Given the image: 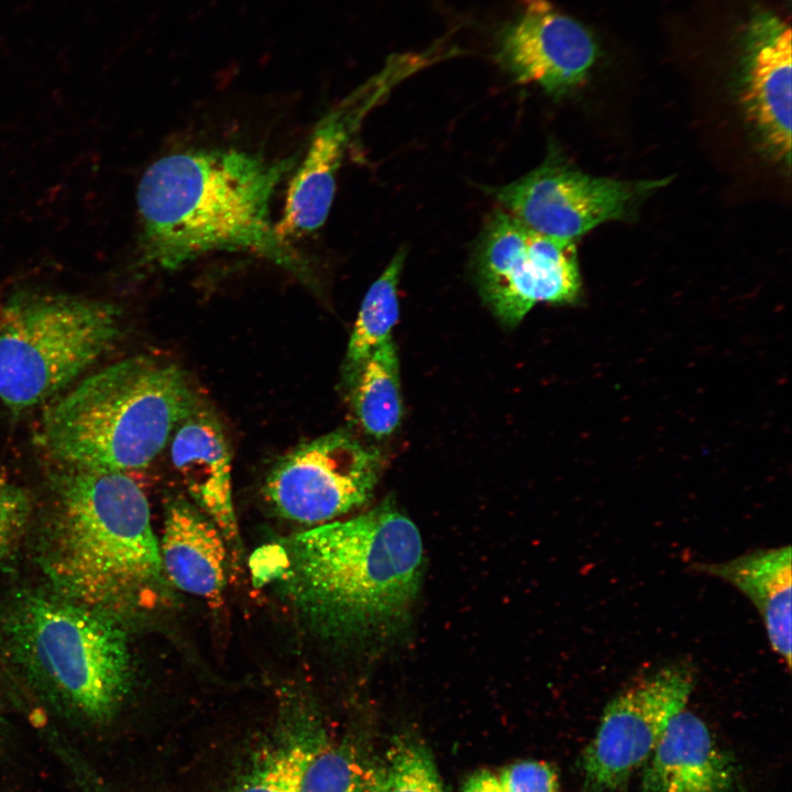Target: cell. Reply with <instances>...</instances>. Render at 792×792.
I'll list each match as a JSON object with an SVG mask.
<instances>
[{"instance_id": "27", "label": "cell", "mask_w": 792, "mask_h": 792, "mask_svg": "<svg viewBox=\"0 0 792 792\" xmlns=\"http://www.w3.org/2000/svg\"><path fill=\"white\" fill-rule=\"evenodd\" d=\"M1 308H2V306H1V304H0V311H1Z\"/></svg>"}, {"instance_id": "13", "label": "cell", "mask_w": 792, "mask_h": 792, "mask_svg": "<svg viewBox=\"0 0 792 792\" xmlns=\"http://www.w3.org/2000/svg\"><path fill=\"white\" fill-rule=\"evenodd\" d=\"M741 100L777 158L791 157V29L770 11L755 12L745 29Z\"/></svg>"}, {"instance_id": "6", "label": "cell", "mask_w": 792, "mask_h": 792, "mask_svg": "<svg viewBox=\"0 0 792 792\" xmlns=\"http://www.w3.org/2000/svg\"><path fill=\"white\" fill-rule=\"evenodd\" d=\"M121 312L108 301L21 292L0 311V400L21 411L51 399L113 348Z\"/></svg>"}, {"instance_id": "4", "label": "cell", "mask_w": 792, "mask_h": 792, "mask_svg": "<svg viewBox=\"0 0 792 792\" xmlns=\"http://www.w3.org/2000/svg\"><path fill=\"white\" fill-rule=\"evenodd\" d=\"M197 408L180 367L136 355L90 374L56 398L36 439L59 466L128 473L152 463Z\"/></svg>"}, {"instance_id": "19", "label": "cell", "mask_w": 792, "mask_h": 792, "mask_svg": "<svg viewBox=\"0 0 792 792\" xmlns=\"http://www.w3.org/2000/svg\"><path fill=\"white\" fill-rule=\"evenodd\" d=\"M405 258L406 250L402 248L364 296L343 362V381L348 387L373 351L392 337L399 316L398 284Z\"/></svg>"}, {"instance_id": "1", "label": "cell", "mask_w": 792, "mask_h": 792, "mask_svg": "<svg viewBox=\"0 0 792 792\" xmlns=\"http://www.w3.org/2000/svg\"><path fill=\"white\" fill-rule=\"evenodd\" d=\"M266 557L267 580L314 632L361 642L387 638L407 624L425 556L417 526L385 501L283 539Z\"/></svg>"}, {"instance_id": "26", "label": "cell", "mask_w": 792, "mask_h": 792, "mask_svg": "<svg viewBox=\"0 0 792 792\" xmlns=\"http://www.w3.org/2000/svg\"><path fill=\"white\" fill-rule=\"evenodd\" d=\"M84 783L87 792H108L101 783L97 782V779L92 776L84 772Z\"/></svg>"}, {"instance_id": "11", "label": "cell", "mask_w": 792, "mask_h": 792, "mask_svg": "<svg viewBox=\"0 0 792 792\" xmlns=\"http://www.w3.org/2000/svg\"><path fill=\"white\" fill-rule=\"evenodd\" d=\"M592 33L549 0H519L497 32V62L516 81L561 96L579 87L597 57Z\"/></svg>"}, {"instance_id": "3", "label": "cell", "mask_w": 792, "mask_h": 792, "mask_svg": "<svg viewBox=\"0 0 792 792\" xmlns=\"http://www.w3.org/2000/svg\"><path fill=\"white\" fill-rule=\"evenodd\" d=\"M37 560L54 592L118 616L163 590L147 498L124 472L59 466Z\"/></svg>"}, {"instance_id": "17", "label": "cell", "mask_w": 792, "mask_h": 792, "mask_svg": "<svg viewBox=\"0 0 792 792\" xmlns=\"http://www.w3.org/2000/svg\"><path fill=\"white\" fill-rule=\"evenodd\" d=\"M692 569L744 593L762 618L772 650L791 668V547L755 550L723 562H694Z\"/></svg>"}, {"instance_id": "5", "label": "cell", "mask_w": 792, "mask_h": 792, "mask_svg": "<svg viewBox=\"0 0 792 792\" xmlns=\"http://www.w3.org/2000/svg\"><path fill=\"white\" fill-rule=\"evenodd\" d=\"M0 642L24 681L88 722L114 716L132 686V657L118 616L58 594L21 591L0 615Z\"/></svg>"}, {"instance_id": "21", "label": "cell", "mask_w": 792, "mask_h": 792, "mask_svg": "<svg viewBox=\"0 0 792 792\" xmlns=\"http://www.w3.org/2000/svg\"><path fill=\"white\" fill-rule=\"evenodd\" d=\"M320 728L297 723L283 741L260 757L232 792H298L300 777Z\"/></svg>"}, {"instance_id": "8", "label": "cell", "mask_w": 792, "mask_h": 792, "mask_svg": "<svg viewBox=\"0 0 792 792\" xmlns=\"http://www.w3.org/2000/svg\"><path fill=\"white\" fill-rule=\"evenodd\" d=\"M381 471L378 450L336 430L277 460L265 479L264 495L280 517L321 525L369 502Z\"/></svg>"}, {"instance_id": "16", "label": "cell", "mask_w": 792, "mask_h": 792, "mask_svg": "<svg viewBox=\"0 0 792 792\" xmlns=\"http://www.w3.org/2000/svg\"><path fill=\"white\" fill-rule=\"evenodd\" d=\"M224 537L195 504L168 499L158 540L165 578L177 588L219 605L226 588Z\"/></svg>"}, {"instance_id": "12", "label": "cell", "mask_w": 792, "mask_h": 792, "mask_svg": "<svg viewBox=\"0 0 792 792\" xmlns=\"http://www.w3.org/2000/svg\"><path fill=\"white\" fill-rule=\"evenodd\" d=\"M411 70L397 62L366 81L332 107L316 124L306 156L300 162L286 193L278 233L307 234L326 221L336 191V179L344 153L370 111L391 88Z\"/></svg>"}, {"instance_id": "22", "label": "cell", "mask_w": 792, "mask_h": 792, "mask_svg": "<svg viewBox=\"0 0 792 792\" xmlns=\"http://www.w3.org/2000/svg\"><path fill=\"white\" fill-rule=\"evenodd\" d=\"M384 773V792H447L429 748L411 735L393 739Z\"/></svg>"}, {"instance_id": "24", "label": "cell", "mask_w": 792, "mask_h": 792, "mask_svg": "<svg viewBox=\"0 0 792 792\" xmlns=\"http://www.w3.org/2000/svg\"><path fill=\"white\" fill-rule=\"evenodd\" d=\"M503 792H559V780L543 761L522 760L505 767L497 774Z\"/></svg>"}, {"instance_id": "14", "label": "cell", "mask_w": 792, "mask_h": 792, "mask_svg": "<svg viewBox=\"0 0 792 792\" xmlns=\"http://www.w3.org/2000/svg\"><path fill=\"white\" fill-rule=\"evenodd\" d=\"M737 783L734 758L685 708L669 722L642 774L644 792H734Z\"/></svg>"}, {"instance_id": "2", "label": "cell", "mask_w": 792, "mask_h": 792, "mask_svg": "<svg viewBox=\"0 0 792 792\" xmlns=\"http://www.w3.org/2000/svg\"><path fill=\"white\" fill-rule=\"evenodd\" d=\"M296 161L235 148L191 150L155 161L136 193L141 263L173 271L210 252H248L312 286L309 262L271 219L273 195Z\"/></svg>"}, {"instance_id": "18", "label": "cell", "mask_w": 792, "mask_h": 792, "mask_svg": "<svg viewBox=\"0 0 792 792\" xmlns=\"http://www.w3.org/2000/svg\"><path fill=\"white\" fill-rule=\"evenodd\" d=\"M350 388L362 430L376 440L389 437L403 417L399 361L392 337L373 351Z\"/></svg>"}, {"instance_id": "23", "label": "cell", "mask_w": 792, "mask_h": 792, "mask_svg": "<svg viewBox=\"0 0 792 792\" xmlns=\"http://www.w3.org/2000/svg\"><path fill=\"white\" fill-rule=\"evenodd\" d=\"M31 518L29 493L0 470V570L18 553Z\"/></svg>"}, {"instance_id": "25", "label": "cell", "mask_w": 792, "mask_h": 792, "mask_svg": "<svg viewBox=\"0 0 792 792\" xmlns=\"http://www.w3.org/2000/svg\"><path fill=\"white\" fill-rule=\"evenodd\" d=\"M462 792H503L497 774L488 770H480L465 781Z\"/></svg>"}, {"instance_id": "9", "label": "cell", "mask_w": 792, "mask_h": 792, "mask_svg": "<svg viewBox=\"0 0 792 792\" xmlns=\"http://www.w3.org/2000/svg\"><path fill=\"white\" fill-rule=\"evenodd\" d=\"M685 663L666 666L616 695L605 707L598 728L582 754L586 787L618 792L645 765L671 718L685 708L694 686Z\"/></svg>"}, {"instance_id": "7", "label": "cell", "mask_w": 792, "mask_h": 792, "mask_svg": "<svg viewBox=\"0 0 792 792\" xmlns=\"http://www.w3.org/2000/svg\"><path fill=\"white\" fill-rule=\"evenodd\" d=\"M474 273L482 299L509 327L536 304H571L581 293L574 241L534 232L504 209L483 230Z\"/></svg>"}, {"instance_id": "20", "label": "cell", "mask_w": 792, "mask_h": 792, "mask_svg": "<svg viewBox=\"0 0 792 792\" xmlns=\"http://www.w3.org/2000/svg\"><path fill=\"white\" fill-rule=\"evenodd\" d=\"M384 766L321 729L304 767L298 792H384Z\"/></svg>"}, {"instance_id": "15", "label": "cell", "mask_w": 792, "mask_h": 792, "mask_svg": "<svg viewBox=\"0 0 792 792\" xmlns=\"http://www.w3.org/2000/svg\"><path fill=\"white\" fill-rule=\"evenodd\" d=\"M170 458L195 505L219 528L227 540L237 541L232 498V455L218 419L197 408L174 431Z\"/></svg>"}, {"instance_id": "10", "label": "cell", "mask_w": 792, "mask_h": 792, "mask_svg": "<svg viewBox=\"0 0 792 792\" xmlns=\"http://www.w3.org/2000/svg\"><path fill=\"white\" fill-rule=\"evenodd\" d=\"M661 182L628 183L587 175L554 153L517 180L492 189L509 215L534 232L574 241L620 219L634 199Z\"/></svg>"}]
</instances>
